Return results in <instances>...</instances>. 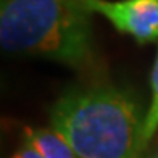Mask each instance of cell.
Returning a JSON list of instances; mask_svg holds the SVG:
<instances>
[{"instance_id": "277c9868", "label": "cell", "mask_w": 158, "mask_h": 158, "mask_svg": "<svg viewBox=\"0 0 158 158\" xmlns=\"http://www.w3.org/2000/svg\"><path fill=\"white\" fill-rule=\"evenodd\" d=\"M24 143L34 147L44 158H79L68 140L53 127H26Z\"/></svg>"}, {"instance_id": "3957f363", "label": "cell", "mask_w": 158, "mask_h": 158, "mask_svg": "<svg viewBox=\"0 0 158 158\" xmlns=\"http://www.w3.org/2000/svg\"><path fill=\"white\" fill-rule=\"evenodd\" d=\"M92 13L139 44L158 42V0H84Z\"/></svg>"}, {"instance_id": "52a82bcc", "label": "cell", "mask_w": 158, "mask_h": 158, "mask_svg": "<svg viewBox=\"0 0 158 158\" xmlns=\"http://www.w3.org/2000/svg\"><path fill=\"white\" fill-rule=\"evenodd\" d=\"M155 158H158V153H156V156H155Z\"/></svg>"}, {"instance_id": "6da1fadb", "label": "cell", "mask_w": 158, "mask_h": 158, "mask_svg": "<svg viewBox=\"0 0 158 158\" xmlns=\"http://www.w3.org/2000/svg\"><path fill=\"white\" fill-rule=\"evenodd\" d=\"M143 119L137 97L114 84L71 87L50 108V124L79 158H139Z\"/></svg>"}, {"instance_id": "5b68a950", "label": "cell", "mask_w": 158, "mask_h": 158, "mask_svg": "<svg viewBox=\"0 0 158 158\" xmlns=\"http://www.w3.org/2000/svg\"><path fill=\"white\" fill-rule=\"evenodd\" d=\"M150 84H152V100L150 106L145 111V119H143V131H142V148L145 150L150 139L158 131V50L153 61V69L150 76Z\"/></svg>"}, {"instance_id": "7a4b0ae2", "label": "cell", "mask_w": 158, "mask_h": 158, "mask_svg": "<svg viewBox=\"0 0 158 158\" xmlns=\"http://www.w3.org/2000/svg\"><path fill=\"white\" fill-rule=\"evenodd\" d=\"M90 15L84 0H0V44L13 55L82 69L95 56Z\"/></svg>"}, {"instance_id": "8992f818", "label": "cell", "mask_w": 158, "mask_h": 158, "mask_svg": "<svg viewBox=\"0 0 158 158\" xmlns=\"http://www.w3.org/2000/svg\"><path fill=\"white\" fill-rule=\"evenodd\" d=\"M10 158H44L34 147H31L29 143H24L19 150H16Z\"/></svg>"}]
</instances>
